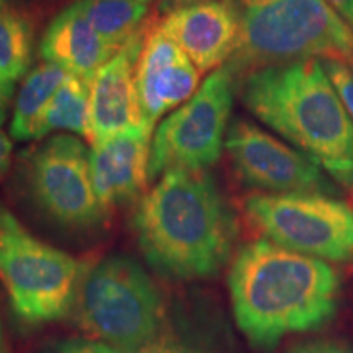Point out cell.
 Masks as SVG:
<instances>
[{"label": "cell", "mask_w": 353, "mask_h": 353, "mask_svg": "<svg viewBox=\"0 0 353 353\" xmlns=\"http://www.w3.org/2000/svg\"><path fill=\"white\" fill-rule=\"evenodd\" d=\"M228 283L241 332L263 352L286 335L327 324L341 293V276L329 263L265 239L237 252Z\"/></svg>", "instance_id": "6da1fadb"}, {"label": "cell", "mask_w": 353, "mask_h": 353, "mask_svg": "<svg viewBox=\"0 0 353 353\" xmlns=\"http://www.w3.org/2000/svg\"><path fill=\"white\" fill-rule=\"evenodd\" d=\"M132 231L154 272L190 281L214 276L224 268L237 223L211 175L170 170L139 201Z\"/></svg>", "instance_id": "7a4b0ae2"}, {"label": "cell", "mask_w": 353, "mask_h": 353, "mask_svg": "<svg viewBox=\"0 0 353 353\" xmlns=\"http://www.w3.org/2000/svg\"><path fill=\"white\" fill-rule=\"evenodd\" d=\"M241 97L263 125L316 162L334 182L353 188V121L322 61L252 70Z\"/></svg>", "instance_id": "3957f363"}, {"label": "cell", "mask_w": 353, "mask_h": 353, "mask_svg": "<svg viewBox=\"0 0 353 353\" xmlns=\"http://www.w3.org/2000/svg\"><path fill=\"white\" fill-rule=\"evenodd\" d=\"M239 25L236 76L306 59L353 65V30L325 0H226Z\"/></svg>", "instance_id": "277c9868"}, {"label": "cell", "mask_w": 353, "mask_h": 353, "mask_svg": "<svg viewBox=\"0 0 353 353\" xmlns=\"http://www.w3.org/2000/svg\"><path fill=\"white\" fill-rule=\"evenodd\" d=\"M82 327L120 353H134L159 332L165 304L149 273L126 255L88 268L77 294Z\"/></svg>", "instance_id": "5b68a950"}, {"label": "cell", "mask_w": 353, "mask_h": 353, "mask_svg": "<svg viewBox=\"0 0 353 353\" xmlns=\"http://www.w3.org/2000/svg\"><path fill=\"white\" fill-rule=\"evenodd\" d=\"M87 272L79 259L34 237L0 201V280L20 321L41 325L68 316Z\"/></svg>", "instance_id": "8992f818"}, {"label": "cell", "mask_w": 353, "mask_h": 353, "mask_svg": "<svg viewBox=\"0 0 353 353\" xmlns=\"http://www.w3.org/2000/svg\"><path fill=\"white\" fill-rule=\"evenodd\" d=\"M234 101V72L213 70L192 99L157 126L151 143L149 180L170 170L205 172L226 143Z\"/></svg>", "instance_id": "52a82bcc"}, {"label": "cell", "mask_w": 353, "mask_h": 353, "mask_svg": "<svg viewBox=\"0 0 353 353\" xmlns=\"http://www.w3.org/2000/svg\"><path fill=\"white\" fill-rule=\"evenodd\" d=\"M244 208L276 245L319 260H353V208L335 196L260 193L247 198Z\"/></svg>", "instance_id": "ba28073f"}, {"label": "cell", "mask_w": 353, "mask_h": 353, "mask_svg": "<svg viewBox=\"0 0 353 353\" xmlns=\"http://www.w3.org/2000/svg\"><path fill=\"white\" fill-rule=\"evenodd\" d=\"M34 201L57 224L92 229L103 223V208L92 183L90 154L81 139L61 134L39 144L28 161Z\"/></svg>", "instance_id": "9c48e42d"}, {"label": "cell", "mask_w": 353, "mask_h": 353, "mask_svg": "<svg viewBox=\"0 0 353 353\" xmlns=\"http://www.w3.org/2000/svg\"><path fill=\"white\" fill-rule=\"evenodd\" d=\"M224 148L241 180L268 195L337 196L339 188L316 162L245 120L229 125Z\"/></svg>", "instance_id": "30bf717a"}, {"label": "cell", "mask_w": 353, "mask_h": 353, "mask_svg": "<svg viewBox=\"0 0 353 353\" xmlns=\"http://www.w3.org/2000/svg\"><path fill=\"white\" fill-rule=\"evenodd\" d=\"M200 72L179 44L156 28L144 39L138 65L136 85L145 126L156 123L195 95Z\"/></svg>", "instance_id": "8fae6325"}, {"label": "cell", "mask_w": 353, "mask_h": 353, "mask_svg": "<svg viewBox=\"0 0 353 353\" xmlns=\"http://www.w3.org/2000/svg\"><path fill=\"white\" fill-rule=\"evenodd\" d=\"M143 44V33H139L92 79V144L123 132L149 130L145 126L136 85V65Z\"/></svg>", "instance_id": "7c38bea8"}, {"label": "cell", "mask_w": 353, "mask_h": 353, "mask_svg": "<svg viewBox=\"0 0 353 353\" xmlns=\"http://www.w3.org/2000/svg\"><path fill=\"white\" fill-rule=\"evenodd\" d=\"M179 48L200 74L223 68L236 51L239 25L226 0H206L169 12L157 26Z\"/></svg>", "instance_id": "4fadbf2b"}, {"label": "cell", "mask_w": 353, "mask_h": 353, "mask_svg": "<svg viewBox=\"0 0 353 353\" xmlns=\"http://www.w3.org/2000/svg\"><path fill=\"white\" fill-rule=\"evenodd\" d=\"M152 131L138 130L92 144V183L105 210L138 198L149 180Z\"/></svg>", "instance_id": "5bb4252c"}, {"label": "cell", "mask_w": 353, "mask_h": 353, "mask_svg": "<svg viewBox=\"0 0 353 353\" xmlns=\"http://www.w3.org/2000/svg\"><path fill=\"white\" fill-rule=\"evenodd\" d=\"M39 52L46 63H54L69 74L92 82L95 74L120 51L95 32L79 3L74 2L48 26Z\"/></svg>", "instance_id": "9a60e30c"}, {"label": "cell", "mask_w": 353, "mask_h": 353, "mask_svg": "<svg viewBox=\"0 0 353 353\" xmlns=\"http://www.w3.org/2000/svg\"><path fill=\"white\" fill-rule=\"evenodd\" d=\"M69 72L54 63L39 64L25 79L20 94L17 97L10 134L17 141L34 139L38 125L48 105L68 79Z\"/></svg>", "instance_id": "2e32d148"}, {"label": "cell", "mask_w": 353, "mask_h": 353, "mask_svg": "<svg viewBox=\"0 0 353 353\" xmlns=\"http://www.w3.org/2000/svg\"><path fill=\"white\" fill-rule=\"evenodd\" d=\"M88 23L117 51L141 33L149 3L141 0H79Z\"/></svg>", "instance_id": "e0dca14e"}, {"label": "cell", "mask_w": 353, "mask_h": 353, "mask_svg": "<svg viewBox=\"0 0 353 353\" xmlns=\"http://www.w3.org/2000/svg\"><path fill=\"white\" fill-rule=\"evenodd\" d=\"M77 132L92 139L90 131V82L69 74L63 85L57 88L39 121L34 139L51 131Z\"/></svg>", "instance_id": "ac0fdd59"}, {"label": "cell", "mask_w": 353, "mask_h": 353, "mask_svg": "<svg viewBox=\"0 0 353 353\" xmlns=\"http://www.w3.org/2000/svg\"><path fill=\"white\" fill-rule=\"evenodd\" d=\"M33 30L19 8L0 2V81L15 83L32 64Z\"/></svg>", "instance_id": "d6986e66"}, {"label": "cell", "mask_w": 353, "mask_h": 353, "mask_svg": "<svg viewBox=\"0 0 353 353\" xmlns=\"http://www.w3.org/2000/svg\"><path fill=\"white\" fill-rule=\"evenodd\" d=\"M134 353H219L210 335L187 317L167 316L162 327Z\"/></svg>", "instance_id": "ffe728a7"}, {"label": "cell", "mask_w": 353, "mask_h": 353, "mask_svg": "<svg viewBox=\"0 0 353 353\" xmlns=\"http://www.w3.org/2000/svg\"><path fill=\"white\" fill-rule=\"evenodd\" d=\"M322 65L353 121V65L341 61H322Z\"/></svg>", "instance_id": "44dd1931"}, {"label": "cell", "mask_w": 353, "mask_h": 353, "mask_svg": "<svg viewBox=\"0 0 353 353\" xmlns=\"http://www.w3.org/2000/svg\"><path fill=\"white\" fill-rule=\"evenodd\" d=\"M50 353H120L107 343L90 339H70L52 348Z\"/></svg>", "instance_id": "7402d4cb"}, {"label": "cell", "mask_w": 353, "mask_h": 353, "mask_svg": "<svg viewBox=\"0 0 353 353\" xmlns=\"http://www.w3.org/2000/svg\"><path fill=\"white\" fill-rule=\"evenodd\" d=\"M288 353H353V350L339 341H311L298 343Z\"/></svg>", "instance_id": "603a6c76"}, {"label": "cell", "mask_w": 353, "mask_h": 353, "mask_svg": "<svg viewBox=\"0 0 353 353\" xmlns=\"http://www.w3.org/2000/svg\"><path fill=\"white\" fill-rule=\"evenodd\" d=\"M353 30V0H325Z\"/></svg>", "instance_id": "cb8c5ba5"}, {"label": "cell", "mask_w": 353, "mask_h": 353, "mask_svg": "<svg viewBox=\"0 0 353 353\" xmlns=\"http://www.w3.org/2000/svg\"><path fill=\"white\" fill-rule=\"evenodd\" d=\"M10 156H12V141L8 136L0 130V176L6 174L10 164Z\"/></svg>", "instance_id": "d4e9b609"}, {"label": "cell", "mask_w": 353, "mask_h": 353, "mask_svg": "<svg viewBox=\"0 0 353 353\" xmlns=\"http://www.w3.org/2000/svg\"><path fill=\"white\" fill-rule=\"evenodd\" d=\"M13 85H15L13 82L0 81V121H2L3 117H6L7 107H8V103H10V99L13 94Z\"/></svg>", "instance_id": "484cf974"}, {"label": "cell", "mask_w": 353, "mask_h": 353, "mask_svg": "<svg viewBox=\"0 0 353 353\" xmlns=\"http://www.w3.org/2000/svg\"><path fill=\"white\" fill-rule=\"evenodd\" d=\"M200 2H206V0H162L161 10L169 13V12L176 10V8L193 6V3H200Z\"/></svg>", "instance_id": "4316f807"}, {"label": "cell", "mask_w": 353, "mask_h": 353, "mask_svg": "<svg viewBox=\"0 0 353 353\" xmlns=\"http://www.w3.org/2000/svg\"><path fill=\"white\" fill-rule=\"evenodd\" d=\"M0 353H10L6 341V334H3V327H2V321H0Z\"/></svg>", "instance_id": "83f0119b"}, {"label": "cell", "mask_w": 353, "mask_h": 353, "mask_svg": "<svg viewBox=\"0 0 353 353\" xmlns=\"http://www.w3.org/2000/svg\"><path fill=\"white\" fill-rule=\"evenodd\" d=\"M141 2H145V3H149V2H151V0H141Z\"/></svg>", "instance_id": "f1b7e54d"}, {"label": "cell", "mask_w": 353, "mask_h": 353, "mask_svg": "<svg viewBox=\"0 0 353 353\" xmlns=\"http://www.w3.org/2000/svg\"><path fill=\"white\" fill-rule=\"evenodd\" d=\"M0 2H2V0H0Z\"/></svg>", "instance_id": "f546056e"}]
</instances>
